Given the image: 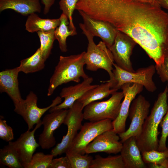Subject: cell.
Instances as JSON below:
<instances>
[{"label":"cell","mask_w":168,"mask_h":168,"mask_svg":"<svg viewBox=\"0 0 168 168\" xmlns=\"http://www.w3.org/2000/svg\"><path fill=\"white\" fill-rule=\"evenodd\" d=\"M156 1L161 7L168 10V0H156Z\"/></svg>","instance_id":"37"},{"label":"cell","mask_w":168,"mask_h":168,"mask_svg":"<svg viewBox=\"0 0 168 168\" xmlns=\"http://www.w3.org/2000/svg\"><path fill=\"white\" fill-rule=\"evenodd\" d=\"M0 163L10 168H23L18 154L9 143L0 150Z\"/></svg>","instance_id":"25"},{"label":"cell","mask_w":168,"mask_h":168,"mask_svg":"<svg viewBox=\"0 0 168 168\" xmlns=\"http://www.w3.org/2000/svg\"><path fill=\"white\" fill-rule=\"evenodd\" d=\"M136 44L128 36L118 30L114 42L109 49L115 63L120 68L129 72L135 71L130 58Z\"/></svg>","instance_id":"11"},{"label":"cell","mask_w":168,"mask_h":168,"mask_svg":"<svg viewBox=\"0 0 168 168\" xmlns=\"http://www.w3.org/2000/svg\"><path fill=\"white\" fill-rule=\"evenodd\" d=\"M156 70L161 81L168 83V55L160 65H155Z\"/></svg>","instance_id":"34"},{"label":"cell","mask_w":168,"mask_h":168,"mask_svg":"<svg viewBox=\"0 0 168 168\" xmlns=\"http://www.w3.org/2000/svg\"><path fill=\"white\" fill-rule=\"evenodd\" d=\"M53 155L45 154L42 152L34 154L30 162L23 166L24 168H49L52 159Z\"/></svg>","instance_id":"30"},{"label":"cell","mask_w":168,"mask_h":168,"mask_svg":"<svg viewBox=\"0 0 168 168\" xmlns=\"http://www.w3.org/2000/svg\"></svg>","instance_id":"40"},{"label":"cell","mask_w":168,"mask_h":168,"mask_svg":"<svg viewBox=\"0 0 168 168\" xmlns=\"http://www.w3.org/2000/svg\"><path fill=\"white\" fill-rule=\"evenodd\" d=\"M12 9L24 16L40 13L41 7L40 0H0V11Z\"/></svg>","instance_id":"20"},{"label":"cell","mask_w":168,"mask_h":168,"mask_svg":"<svg viewBox=\"0 0 168 168\" xmlns=\"http://www.w3.org/2000/svg\"><path fill=\"white\" fill-rule=\"evenodd\" d=\"M138 147L135 137L128 138L123 143L120 152L125 168H145L146 167Z\"/></svg>","instance_id":"19"},{"label":"cell","mask_w":168,"mask_h":168,"mask_svg":"<svg viewBox=\"0 0 168 168\" xmlns=\"http://www.w3.org/2000/svg\"><path fill=\"white\" fill-rule=\"evenodd\" d=\"M141 153L144 162L145 163L150 164L151 168H159L160 166L168 159V148L162 151L153 150L143 151Z\"/></svg>","instance_id":"27"},{"label":"cell","mask_w":168,"mask_h":168,"mask_svg":"<svg viewBox=\"0 0 168 168\" xmlns=\"http://www.w3.org/2000/svg\"><path fill=\"white\" fill-rule=\"evenodd\" d=\"M113 129L112 121L109 119L86 122L82 125L68 150L84 154L86 146L96 138L105 131Z\"/></svg>","instance_id":"10"},{"label":"cell","mask_w":168,"mask_h":168,"mask_svg":"<svg viewBox=\"0 0 168 168\" xmlns=\"http://www.w3.org/2000/svg\"><path fill=\"white\" fill-rule=\"evenodd\" d=\"M113 129L105 131L96 138L85 149L86 154L98 152L116 154L121 151L123 143L119 136Z\"/></svg>","instance_id":"14"},{"label":"cell","mask_w":168,"mask_h":168,"mask_svg":"<svg viewBox=\"0 0 168 168\" xmlns=\"http://www.w3.org/2000/svg\"><path fill=\"white\" fill-rule=\"evenodd\" d=\"M150 104L142 95H139L132 101L129 110L128 116L131 121L128 128L119 134L122 143L128 138L140 136L144 122L148 115Z\"/></svg>","instance_id":"8"},{"label":"cell","mask_w":168,"mask_h":168,"mask_svg":"<svg viewBox=\"0 0 168 168\" xmlns=\"http://www.w3.org/2000/svg\"><path fill=\"white\" fill-rule=\"evenodd\" d=\"M42 125L40 120L32 130H28L15 141L9 142L17 152L23 167L30 162L34 152L40 146L35 139L34 134Z\"/></svg>","instance_id":"16"},{"label":"cell","mask_w":168,"mask_h":168,"mask_svg":"<svg viewBox=\"0 0 168 168\" xmlns=\"http://www.w3.org/2000/svg\"><path fill=\"white\" fill-rule=\"evenodd\" d=\"M90 168H125V166L120 155L105 158L97 155L93 159Z\"/></svg>","instance_id":"26"},{"label":"cell","mask_w":168,"mask_h":168,"mask_svg":"<svg viewBox=\"0 0 168 168\" xmlns=\"http://www.w3.org/2000/svg\"><path fill=\"white\" fill-rule=\"evenodd\" d=\"M60 23L59 18L43 19L34 13L28 15L25 24L26 30L30 33L49 31L55 30L59 25Z\"/></svg>","instance_id":"21"},{"label":"cell","mask_w":168,"mask_h":168,"mask_svg":"<svg viewBox=\"0 0 168 168\" xmlns=\"http://www.w3.org/2000/svg\"><path fill=\"white\" fill-rule=\"evenodd\" d=\"M167 14H168V12L167 13Z\"/></svg>","instance_id":"39"},{"label":"cell","mask_w":168,"mask_h":168,"mask_svg":"<svg viewBox=\"0 0 168 168\" xmlns=\"http://www.w3.org/2000/svg\"><path fill=\"white\" fill-rule=\"evenodd\" d=\"M114 68L113 70V77L109 79L112 83L111 88L118 90L127 83H136L142 85L148 91L153 92L157 87L153 80L156 71L153 65L138 69L131 72L124 70L113 63Z\"/></svg>","instance_id":"5"},{"label":"cell","mask_w":168,"mask_h":168,"mask_svg":"<svg viewBox=\"0 0 168 168\" xmlns=\"http://www.w3.org/2000/svg\"><path fill=\"white\" fill-rule=\"evenodd\" d=\"M143 87L136 83H127L122 86L121 89L124 94V99L118 116L112 121L113 129L118 134L126 131V121L131 104L137 95L142 91Z\"/></svg>","instance_id":"13"},{"label":"cell","mask_w":168,"mask_h":168,"mask_svg":"<svg viewBox=\"0 0 168 168\" xmlns=\"http://www.w3.org/2000/svg\"><path fill=\"white\" fill-rule=\"evenodd\" d=\"M79 26L88 40L87 50L84 56L86 69L92 71L100 69L105 70L108 73L110 79H112L114 60L110 50L102 41L96 44L93 40L94 36L83 23H79Z\"/></svg>","instance_id":"4"},{"label":"cell","mask_w":168,"mask_h":168,"mask_svg":"<svg viewBox=\"0 0 168 168\" xmlns=\"http://www.w3.org/2000/svg\"><path fill=\"white\" fill-rule=\"evenodd\" d=\"M93 78L91 77L83 79L80 83L63 88L60 93V96L64 98V101L60 104L51 107L49 110L51 112L61 109H68L74 102L81 97L86 92L98 85H91Z\"/></svg>","instance_id":"17"},{"label":"cell","mask_w":168,"mask_h":168,"mask_svg":"<svg viewBox=\"0 0 168 168\" xmlns=\"http://www.w3.org/2000/svg\"><path fill=\"white\" fill-rule=\"evenodd\" d=\"M111 95L106 100L94 101L85 106L83 110L84 119L91 122L115 119L119 114L124 95L122 91H116Z\"/></svg>","instance_id":"6"},{"label":"cell","mask_w":168,"mask_h":168,"mask_svg":"<svg viewBox=\"0 0 168 168\" xmlns=\"http://www.w3.org/2000/svg\"><path fill=\"white\" fill-rule=\"evenodd\" d=\"M55 30L47 32L39 31L36 32L40 41V48L42 56L45 60L51 54L54 40L56 39Z\"/></svg>","instance_id":"28"},{"label":"cell","mask_w":168,"mask_h":168,"mask_svg":"<svg viewBox=\"0 0 168 168\" xmlns=\"http://www.w3.org/2000/svg\"><path fill=\"white\" fill-rule=\"evenodd\" d=\"M38 97L36 95L30 91L19 104L15 106L14 111L23 118L27 123L28 130L32 129L34 125L36 124L41 119L44 114L51 107L62 102V98L57 96L53 100L49 106L44 108H40L37 105Z\"/></svg>","instance_id":"9"},{"label":"cell","mask_w":168,"mask_h":168,"mask_svg":"<svg viewBox=\"0 0 168 168\" xmlns=\"http://www.w3.org/2000/svg\"><path fill=\"white\" fill-rule=\"evenodd\" d=\"M160 125L162 128V132L161 136L159 141L157 150L162 151L168 148L166 146V143L167 138L168 137V109L166 114L163 118Z\"/></svg>","instance_id":"32"},{"label":"cell","mask_w":168,"mask_h":168,"mask_svg":"<svg viewBox=\"0 0 168 168\" xmlns=\"http://www.w3.org/2000/svg\"><path fill=\"white\" fill-rule=\"evenodd\" d=\"M102 82L105 83L98 85L77 100L82 105L83 108L90 103L102 100L118 91L117 89L111 88L112 83L109 80Z\"/></svg>","instance_id":"22"},{"label":"cell","mask_w":168,"mask_h":168,"mask_svg":"<svg viewBox=\"0 0 168 168\" xmlns=\"http://www.w3.org/2000/svg\"><path fill=\"white\" fill-rule=\"evenodd\" d=\"M60 23L59 25L55 30V39L58 42L59 46L61 52L67 51L66 40L70 36H73L77 34L76 30L71 29L69 27L68 17L62 13L59 17Z\"/></svg>","instance_id":"24"},{"label":"cell","mask_w":168,"mask_h":168,"mask_svg":"<svg viewBox=\"0 0 168 168\" xmlns=\"http://www.w3.org/2000/svg\"><path fill=\"white\" fill-rule=\"evenodd\" d=\"M0 117V138L7 142H10L14 138L13 129L7 124L6 121Z\"/></svg>","instance_id":"33"},{"label":"cell","mask_w":168,"mask_h":168,"mask_svg":"<svg viewBox=\"0 0 168 168\" xmlns=\"http://www.w3.org/2000/svg\"><path fill=\"white\" fill-rule=\"evenodd\" d=\"M68 109L55 110L45 115L42 120L43 129L39 135L38 143L43 149H49L56 144L54 132L63 122L67 115Z\"/></svg>","instance_id":"12"},{"label":"cell","mask_w":168,"mask_h":168,"mask_svg":"<svg viewBox=\"0 0 168 168\" xmlns=\"http://www.w3.org/2000/svg\"><path fill=\"white\" fill-rule=\"evenodd\" d=\"M86 28L94 36L100 38L110 49L113 44L118 30L107 22L93 19L81 11H78Z\"/></svg>","instance_id":"15"},{"label":"cell","mask_w":168,"mask_h":168,"mask_svg":"<svg viewBox=\"0 0 168 168\" xmlns=\"http://www.w3.org/2000/svg\"><path fill=\"white\" fill-rule=\"evenodd\" d=\"M82 105L77 100L76 101L68 112L63 124L67 126L66 135L63 136L61 142L52 149L50 153L55 157L65 153L70 148L76 138L78 131L82 126L84 119Z\"/></svg>","instance_id":"7"},{"label":"cell","mask_w":168,"mask_h":168,"mask_svg":"<svg viewBox=\"0 0 168 168\" xmlns=\"http://www.w3.org/2000/svg\"><path fill=\"white\" fill-rule=\"evenodd\" d=\"M140 0L142 2H149V3H155L156 2H157L156 0Z\"/></svg>","instance_id":"38"},{"label":"cell","mask_w":168,"mask_h":168,"mask_svg":"<svg viewBox=\"0 0 168 168\" xmlns=\"http://www.w3.org/2000/svg\"><path fill=\"white\" fill-rule=\"evenodd\" d=\"M49 168H72L70 161L68 157H62L53 159Z\"/></svg>","instance_id":"35"},{"label":"cell","mask_w":168,"mask_h":168,"mask_svg":"<svg viewBox=\"0 0 168 168\" xmlns=\"http://www.w3.org/2000/svg\"><path fill=\"white\" fill-rule=\"evenodd\" d=\"M45 61L39 48L31 56L21 60L18 67L20 72L26 74L33 73L43 69Z\"/></svg>","instance_id":"23"},{"label":"cell","mask_w":168,"mask_h":168,"mask_svg":"<svg viewBox=\"0 0 168 168\" xmlns=\"http://www.w3.org/2000/svg\"><path fill=\"white\" fill-rule=\"evenodd\" d=\"M85 51L77 54L60 56L50 78L47 96H51L59 86L71 82L79 83L81 77L84 79L89 77L85 72Z\"/></svg>","instance_id":"3"},{"label":"cell","mask_w":168,"mask_h":168,"mask_svg":"<svg viewBox=\"0 0 168 168\" xmlns=\"http://www.w3.org/2000/svg\"><path fill=\"white\" fill-rule=\"evenodd\" d=\"M44 6L43 13L44 14H47L54 3L55 0H40Z\"/></svg>","instance_id":"36"},{"label":"cell","mask_w":168,"mask_h":168,"mask_svg":"<svg viewBox=\"0 0 168 168\" xmlns=\"http://www.w3.org/2000/svg\"><path fill=\"white\" fill-rule=\"evenodd\" d=\"M168 86L158 95L151 110L150 115L143 124L141 133L136 139L137 145L140 152L157 150L160 132L158 127L168 109Z\"/></svg>","instance_id":"2"},{"label":"cell","mask_w":168,"mask_h":168,"mask_svg":"<svg viewBox=\"0 0 168 168\" xmlns=\"http://www.w3.org/2000/svg\"><path fill=\"white\" fill-rule=\"evenodd\" d=\"M18 67L6 69L0 72V92L6 93L13 101L14 106L23 100L20 92L18 76Z\"/></svg>","instance_id":"18"},{"label":"cell","mask_w":168,"mask_h":168,"mask_svg":"<svg viewBox=\"0 0 168 168\" xmlns=\"http://www.w3.org/2000/svg\"><path fill=\"white\" fill-rule=\"evenodd\" d=\"M65 153L72 168H90L93 160V157L88 154L84 155L68 150Z\"/></svg>","instance_id":"29"},{"label":"cell","mask_w":168,"mask_h":168,"mask_svg":"<svg viewBox=\"0 0 168 168\" xmlns=\"http://www.w3.org/2000/svg\"><path fill=\"white\" fill-rule=\"evenodd\" d=\"M108 22L139 45L156 65L168 55V15L157 2L115 0Z\"/></svg>","instance_id":"1"},{"label":"cell","mask_w":168,"mask_h":168,"mask_svg":"<svg viewBox=\"0 0 168 168\" xmlns=\"http://www.w3.org/2000/svg\"><path fill=\"white\" fill-rule=\"evenodd\" d=\"M78 0H60L59 2L60 9L68 17L70 28L75 30H76L73 22L72 16Z\"/></svg>","instance_id":"31"}]
</instances>
